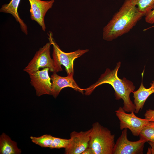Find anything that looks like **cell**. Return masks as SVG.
I'll list each match as a JSON object with an SVG mask.
<instances>
[{"label": "cell", "instance_id": "obj_16", "mask_svg": "<svg viewBox=\"0 0 154 154\" xmlns=\"http://www.w3.org/2000/svg\"><path fill=\"white\" fill-rule=\"evenodd\" d=\"M54 137L50 134H45L38 137L31 136L30 138L32 142L41 147L50 148Z\"/></svg>", "mask_w": 154, "mask_h": 154}, {"label": "cell", "instance_id": "obj_8", "mask_svg": "<svg viewBox=\"0 0 154 154\" xmlns=\"http://www.w3.org/2000/svg\"><path fill=\"white\" fill-rule=\"evenodd\" d=\"M92 129L80 132L73 131L70 134V141L65 149V154H82L89 147Z\"/></svg>", "mask_w": 154, "mask_h": 154}, {"label": "cell", "instance_id": "obj_19", "mask_svg": "<svg viewBox=\"0 0 154 154\" xmlns=\"http://www.w3.org/2000/svg\"><path fill=\"white\" fill-rule=\"evenodd\" d=\"M145 118L149 121L154 122V110L149 109L146 110L144 114Z\"/></svg>", "mask_w": 154, "mask_h": 154}, {"label": "cell", "instance_id": "obj_1", "mask_svg": "<svg viewBox=\"0 0 154 154\" xmlns=\"http://www.w3.org/2000/svg\"><path fill=\"white\" fill-rule=\"evenodd\" d=\"M143 16L136 6L129 0H125L103 28V39L111 41L128 33Z\"/></svg>", "mask_w": 154, "mask_h": 154}, {"label": "cell", "instance_id": "obj_20", "mask_svg": "<svg viewBox=\"0 0 154 154\" xmlns=\"http://www.w3.org/2000/svg\"><path fill=\"white\" fill-rule=\"evenodd\" d=\"M145 16V20L146 23L154 24V8Z\"/></svg>", "mask_w": 154, "mask_h": 154}, {"label": "cell", "instance_id": "obj_12", "mask_svg": "<svg viewBox=\"0 0 154 154\" xmlns=\"http://www.w3.org/2000/svg\"><path fill=\"white\" fill-rule=\"evenodd\" d=\"M144 70L141 74L142 81L138 89L133 92L134 104L135 106V112L138 113L141 110L147 99L152 94L154 93V80L150 83L151 87L146 88L143 83V78Z\"/></svg>", "mask_w": 154, "mask_h": 154}, {"label": "cell", "instance_id": "obj_5", "mask_svg": "<svg viewBox=\"0 0 154 154\" xmlns=\"http://www.w3.org/2000/svg\"><path fill=\"white\" fill-rule=\"evenodd\" d=\"M51 45L49 42L40 48L23 70L30 75L39 70L40 68H48L50 72H54V60L50 56Z\"/></svg>", "mask_w": 154, "mask_h": 154}, {"label": "cell", "instance_id": "obj_22", "mask_svg": "<svg viewBox=\"0 0 154 154\" xmlns=\"http://www.w3.org/2000/svg\"><path fill=\"white\" fill-rule=\"evenodd\" d=\"M82 154H94L93 149L88 147L82 153Z\"/></svg>", "mask_w": 154, "mask_h": 154}, {"label": "cell", "instance_id": "obj_9", "mask_svg": "<svg viewBox=\"0 0 154 154\" xmlns=\"http://www.w3.org/2000/svg\"><path fill=\"white\" fill-rule=\"evenodd\" d=\"M49 70L48 68H46L29 75L31 84L34 87L38 96L51 95L52 83L48 75Z\"/></svg>", "mask_w": 154, "mask_h": 154}, {"label": "cell", "instance_id": "obj_2", "mask_svg": "<svg viewBox=\"0 0 154 154\" xmlns=\"http://www.w3.org/2000/svg\"><path fill=\"white\" fill-rule=\"evenodd\" d=\"M121 64L120 62H117L114 70L107 68L97 82L84 89L85 94L87 96L90 95L96 87L102 84H110L114 90L116 99L123 100V106L122 108L126 112H135V106L131 100L130 95L134 91L135 86L132 82L125 78L121 79L118 77L117 74Z\"/></svg>", "mask_w": 154, "mask_h": 154}, {"label": "cell", "instance_id": "obj_11", "mask_svg": "<svg viewBox=\"0 0 154 154\" xmlns=\"http://www.w3.org/2000/svg\"><path fill=\"white\" fill-rule=\"evenodd\" d=\"M73 76L67 75L66 77L61 76L58 75L56 72H53L50 78L52 82L51 95L56 98L61 90L66 87H71L83 94L84 89L79 87Z\"/></svg>", "mask_w": 154, "mask_h": 154}, {"label": "cell", "instance_id": "obj_6", "mask_svg": "<svg viewBox=\"0 0 154 154\" xmlns=\"http://www.w3.org/2000/svg\"><path fill=\"white\" fill-rule=\"evenodd\" d=\"M125 112L121 107L115 111L116 115L119 121L120 129H128L133 135L139 136L141 130L150 121L145 118L137 117L134 112L130 114Z\"/></svg>", "mask_w": 154, "mask_h": 154}, {"label": "cell", "instance_id": "obj_3", "mask_svg": "<svg viewBox=\"0 0 154 154\" xmlns=\"http://www.w3.org/2000/svg\"><path fill=\"white\" fill-rule=\"evenodd\" d=\"M89 147L94 154H113L115 135L98 122L92 124Z\"/></svg>", "mask_w": 154, "mask_h": 154}, {"label": "cell", "instance_id": "obj_15", "mask_svg": "<svg viewBox=\"0 0 154 154\" xmlns=\"http://www.w3.org/2000/svg\"><path fill=\"white\" fill-rule=\"evenodd\" d=\"M145 16L154 8V0H129Z\"/></svg>", "mask_w": 154, "mask_h": 154}, {"label": "cell", "instance_id": "obj_10", "mask_svg": "<svg viewBox=\"0 0 154 154\" xmlns=\"http://www.w3.org/2000/svg\"><path fill=\"white\" fill-rule=\"evenodd\" d=\"M30 5L31 18L35 21L45 31L46 29L44 18L47 11L52 7L54 0L44 1L28 0Z\"/></svg>", "mask_w": 154, "mask_h": 154}, {"label": "cell", "instance_id": "obj_7", "mask_svg": "<svg viewBox=\"0 0 154 154\" xmlns=\"http://www.w3.org/2000/svg\"><path fill=\"white\" fill-rule=\"evenodd\" d=\"M145 140L140 138L136 141H129L127 137V129H123L117 140L113 149V154H142Z\"/></svg>", "mask_w": 154, "mask_h": 154}, {"label": "cell", "instance_id": "obj_14", "mask_svg": "<svg viewBox=\"0 0 154 154\" xmlns=\"http://www.w3.org/2000/svg\"><path fill=\"white\" fill-rule=\"evenodd\" d=\"M21 150L17 143L4 133L0 136V154H20Z\"/></svg>", "mask_w": 154, "mask_h": 154}, {"label": "cell", "instance_id": "obj_4", "mask_svg": "<svg viewBox=\"0 0 154 154\" xmlns=\"http://www.w3.org/2000/svg\"><path fill=\"white\" fill-rule=\"evenodd\" d=\"M49 42L53 46V59L55 67V72L62 70L61 66L65 68L67 75L73 76L74 73L73 62L75 59L79 57L89 51L88 49H79L74 52H65L61 50L53 38V34L51 31L48 33Z\"/></svg>", "mask_w": 154, "mask_h": 154}, {"label": "cell", "instance_id": "obj_13", "mask_svg": "<svg viewBox=\"0 0 154 154\" xmlns=\"http://www.w3.org/2000/svg\"><path fill=\"white\" fill-rule=\"evenodd\" d=\"M21 0H11L7 4L3 5L0 9L1 12L11 14L19 24L22 31L25 34L28 33L26 24L20 18L17 11L18 7Z\"/></svg>", "mask_w": 154, "mask_h": 154}, {"label": "cell", "instance_id": "obj_17", "mask_svg": "<svg viewBox=\"0 0 154 154\" xmlns=\"http://www.w3.org/2000/svg\"><path fill=\"white\" fill-rule=\"evenodd\" d=\"M139 138L145 140L147 142L154 143V122L150 121L141 130Z\"/></svg>", "mask_w": 154, "mask_h": 154}, {"label": "cell", "instance_id": "obj_18", "mask_svg": "<svg viewBox=\"0 0 154 154\" xmlns=\"http://www.w3.org/2000/svg\"><path fill=\"white\" fill-rule=\"evenodd\" d=\"M70 139H65L54 137L53 142L49 148L51 149L66 148L68 146Z\"/></svg>", "mask_w": 154, "mask_h": 154}, {"label": "cell", "instance_id": "obj_21", "mask_svg": "<svg viewBox=\"0 0 154 154\" xmlns=\"http://www.w3.org/2000/svg\"><path fill=\"white\" fill-rule=\"evenodd\" d=\"M148 143L151 147L148 148L147 154H154V143L151 141H148Z\"/></svg>", "mask_w": 154, "mask_h": 154}]
</instances>
